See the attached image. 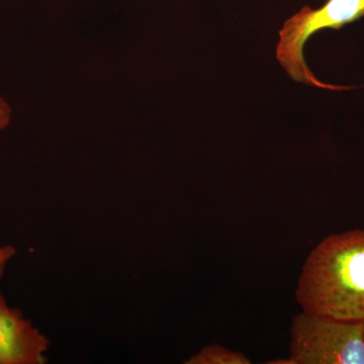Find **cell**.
I'll use <instances>...</instances> for the list:
<instances>
[{
	"instance_id": "obj_1",
	"label": "cell",
	"mask_w": 364,
	"mask_h": 364,
	"mask_svg": "<svg viewBox=\"0 0 364 364\" xmlns=\"http://www.w3.org/2000/svg\"><path fill=\"white\" fill-rule=\"evenodd\" d=\"M296 299L305 312L364 320V230L330 235L311 251Z\"/></svg>"
},
{
	"instance_id": "obj_2",
	"label": "cell",
	"mask_w": 364,
	"mask_h": 364,
	"mask_svg": "<svg viewBox=\"0 0 364 364\" xmlns=\"http://www.w3.org/2000/svg\"><path fill=\"white\" fill-rule=\"evenodd\" d=\"M364 18V0H327L320 9L305 6L284 21L279 31L277 59L289 77L303 85L322 90H355V86L327 85L309 68L304 49L309 40L323 30H341Z\"/></svg>"
},
{
	"instance_id": "obj_3",
	"label": "cell",
	"mask_w": 364,
	"mask_h": 364,
	"mask_svg": "<svg viewBox=\"0 0 364 364\" xmlns=\"http://www.w3.org/2000/svg\"><path fill=\"white\" fill-rule=\"evenodd\" d=\"M294 364H364V320H339L301 311L291 326Z\"/></svg>"
},
{
	"instance_id": "obj_4",
	"label": "cell",
	"mask_w": 364,
	"mask_h": 364,
	"mask_svg": "<svg viewBox=\"0 0 364 364\" xmlns=\"http://www.w3.org/2000/svg\"><path fill=\"white\" fill-rule=\"evenodd\" d=\"M48 337L0 293V364H45Z\"/></svg>"
},
{
	"instance_id": "obj_5",
	"label": "cell",
	"mask_w": 364,
	"mask_h": 364,
	"mask_svg": "<svg viewBox=\"0 0 364 364\" xmlns=\"http://www.w3.org/2000/svg\"><path fill=\"white\" fill-rule=\"evenodd\" d=\"M186 364H250L252 361L239 351L230 350L220 344H210L203 347Z\"/></svg>"
},
{
	"instance_id": "obj_6",
	"label": "cell",
	"mask_w": 364,
	"mask_h": 364,
	"mask_svg": "<svg viewBox=\"0 0 364 364\" xmlns=\"http://www.w3.org/2000/svg\"><path fill=\"white\" fill-rule=\"evenodd\" d=\"M16 254V249L13 245L0 246V279L4 277V272L9 261L13 259Z\"/></svg>"
},
{
	"instance_id": "obj_7",
	"label": "cell",
	"mask_w": 364,
	"mask_h": 364,
	"mask_svg": "<svg viewBox=\"0 0 364 364\" xmlns=\"http://www.w3.org/2000/svg\"><path fill=\"white\" fill-rule=\"evenodd\" d=\"M11 119V109L4 98L0 97V131L9 126Z\"/></svg>"
}]
</instances>
